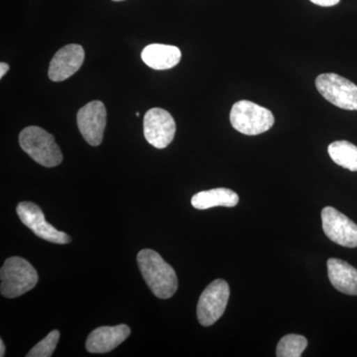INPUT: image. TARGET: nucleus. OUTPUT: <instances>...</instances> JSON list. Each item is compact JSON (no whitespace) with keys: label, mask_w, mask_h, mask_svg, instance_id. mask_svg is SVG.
<instances>
[{"label":"nucleus","mask_w":357,"mask_h":357,"mask_svg":"<svg viewBox=\"0 0 357 357\" xmlns=\"http://www.w3.org/2000/svg\"><path fill=\"white\" fill-rule=\"evenodd\" d=\"M84 61V50L81 45H67L52 59L48 76L52 82L65 81L81 69Z\"/></svg>","instance_id":"nucleus-11"},{"label":"nucleus","mask_w":357,"mask_h":357,"mask_svg":"<svg viewBox=\"0 0 357 357\" xmlns=\"http://www.w3.org/2000/svg\"><path fill=\"white\" fill-rule=\"evenodd\" d=\"M138 267L143 278L159 299L173 297L178 289L175 270L152 249H143L137 255Z\"/></svg>","instance_id":"nucleus-1"},{"label":"nucleus","mask_w":357,"mask_h":357,"mask_svg":"<svg viewBox=\"0 0 357 357\" xmlns=\"http://www.w3.org/2000/svg\"><path fill=\"white\" fill-rule=\"evenodd\" d=\"M229 295V284L222 279L211 282L204 289L197 307V316L202 326H210L222 318L227 309Z\"/></svg>","instance_id":"nucleus-6"},{"label":"nucleus","mask_w":357,"mask_h":357,"mask_svg":"<svg viewBox=\"0 0 357 357\" xmlns=\"http://www.w3.org/2000/svg\"><path fill=\"white\" fill-rule=\"evenodd\" d=\"M143 126L145 139L158 149L168 147L175 137L176 122L165 109L154 107L148 110Z\"/></svg>","instance_id":"nucleus-8"},{"label":"nucleus","mask_w":357,"mask_h":357,"mask_svg":"<svg viewBox=\"0 0 357 357\" xmlns=\"http://www.w3.org/2000/svg\"><path fill=\"white\" fill-rule=\"evenodd\" d=\"M77 122L79 132L89 145L102 144L107 126V109L102 102L93 100L82 107L77 112Z\"/></svg>","instance_id":"nucleus-10"},{"label":"nucleus","mask_w":357,"mask_h":357,"mask_svg":"<svg viewBox=\"0 0 357 357\" xmlns=\"http://www.w3.org/2000/svg\"><path fill=\"white\" fill-rule=\"evenodd\" d=\"M321 222L326 236L333 243L344 248H357V225L351 218L333 206H326L321 211Z\"/></svg>","instance_id":"nucleus-9"},{"label":"nucleus","mask_w":357,"mask_h":357,"mask_svg":"<svg viewBox=\"0 0 357 357\" xmlns=\"http://www.w3.org/2000/svg\"><path fill=\"white\" fill-rule=\"evenodd\" d=\"M182 53L172 45L151 44L143 49L141 58L143 62L154 70H169L180 63Z\"/></svg>","instance_id":"nucleus-13"},{"label":"nucleus","mask_w":357,"mask_h":357,"mask_svg":"<svg viewBox=\"0 0 357 357\" xmlns=\"http://www.w3.org/2000/svg\"><path fill=\"white\" fill-rule=\"evenodd\" d=\"M9 70V65L6 64V63H1L0 64V77H3L6 76V74Z\"/></svg>","instance_id":"nucleus-20"},{"label":"nucleus","mask_w":357,"mask_h":357,"mask_svg":"<svg viewBox=\"0 0 357 357\" xmlns=\"http://www.w3.org/2000/svg\"><path fill=\"white\" fill-rule=\"evenodd\" d=\"M136 116H140V114H139V112H136Z\"/></svg>","instance_id":"nucleus-22"},{"label":"nucleus","mask_w":357,"mask_h":357,"mask_svg":"<svg viewBox=\"0 0 357 357\" xmlns=\"http://www.w3.org/2000/svg\"><path fill=\"white\" fill-rule=\"evenodd\" d=\"M319 93L328 102L345 110H357V86L349 79L333 73L317 77Z\"/></svg>","instance_id":"nucleus-5"},{"label":"nucleus","mask_w":357,"mask_h":357,"mask_svg":"<svg viewBox=\"0 0 357 357\" xmlns=\"http://www.w3.org/2000/svg\"><path fill=\"white\" fill-rule=\"evenodd\" d=\"M328 155L335 164L347 170L357 171V147L349 141L340 140L328 145Z\"/></svg>","instance_id":"nucleus-16"},{"label":"nucleus","mask_w":357,"mask_h":357,"mask_svg":"<svg viewBox=\"0 0 357 357\" xmlns=\"http://www.w3.org/2000/svg\"><path fill=\"white\" fill-rule=\"evenodd\" d=\"M128 326H100L93 331L86 342V351L91 354H107L114 351L130 335Z\"/></svg>","instance_id":"nucleus-12"},{"label":"nucleus","mask_w":357,"mask_h":357,"mask_svg":"<svg viewBox=\"0 0 357 357\" xmlns=\"http://www.w3.org/2000/svg\"><path fill=\"white\" fill-rule=\"evenodd\" d=\"M20 144L23 151L40 165L52 168L62 163V152L55 137L38 126L23 129L20 134Z\"/></svg>","instance_id":"nucleus-2"},{"label":"nucleus","mask_w":357,"mask_h":357,"mask_svg":"<svg viewBox=\"0 0 357 357\" xmlns=\"http://www.w3.org/2000/svg\"><path fill=\"white\" fill-rule=\"evenodd\" d=\"M59 340H60V332L59 331H52L44 340L38 342L34 347L28 352L27 357H50L53 356L57 347Z\"/></svg>","instance_id":"nucleus-18"},{"label":"nucleus","mask_w":357,"mask_h":357,"mask_svg":"<svg viewBox=\"0 0 357 357\" xmlns=\"http://www.w3.org/2000/svg\"><path fill=\"white\" fill-rule=\"evenodd\" d=\"M16 211L21 222L40 238L56 244L70 243V237L67 234L60 231L46 222L43 211L37 204L31 202H21L18 204Z\"/></svg>","instance_id":"nucleus-7"},{"label":"nucleus","mask_w":357,"mask_h":357,"mask_svg":"<svg viewBox=\"0 0 357 357\" xmlns=\"http://www.w3.org/2000/svg\"><path fill=\"white\" fill-rule=\"evenodd\" d=\"M328 275L333 287L347 295L357 296V269L344 260L330 258Z\"/></svg>","instance_id":"nucleus-14"},{"label":"nucleus","mask_w":357,"mask_h":357,"mask_svg":"<svg viewBox=\"0 0 357 357\" xmlns=\"http://www.w3.org/2000/svg\"><path fill=\"white\" fill-rule=\"evenodd\" d=\"M230 123L238 132L258 135L274 126V115L269 109L249 100H239L232 105Z\"/></svg>","instance_id":"nucleus-4"},{"label":"nucleus","mask_w":357,"mask_h":357,"mask_svg":"<svg viewBox=\"0 0 357 357\" xmlns=\"http://www.w3.org/2000/svg\"><path fill=\"white\" fill-rule=\"evenodd\" d=\"M239 202L238 195L227 188L199 192L192 198V206L197 210H208L215 206L234 208Z\"/></svg>","instance_id":"nucleus-15"},{"label":"nucleus","mask_w":357,"mask_h":357,"mask_svg":"<svg viewBox=\"0 0 357 357\" xmlns=\"http://www.w3.org/2000/svg\"><path fill=\"white\" fill-rule=\"evenodd\" d=\"M1 295L9 299L29 292L38 283V274L27 260L14 256L6 260L0 271Z\"/></svg>","instance_id":"nucleus-3"},{"label":"nucleus","mask_w":357,"mask_h":357,"mask_svg":"<svg viewBox=\"0 0 357 357\" xmlns=\"http://www.w3.org/2000/svg\"><path fill=\"white\" fill-rule=\"evenodd\" d=\"M307 338L299 335H287L281 338L277 345L278 357H300L307 349Z\"/></svg>","instance_id":"nucleus-17"},{"label":"nucleus","mask_w":357,"mask_h":357,"mask_svg":"<svg viewBox=\"0 0 357 357\" xmlns=\"http://www.w3.org/2000/svg\"><path fill=\"white\" fill-rule=\"evenodd\" d=\"M310 1L319 6L331 7L337 6L340 3V0H310Z\"/></svg>","instance_id":"nucleus-19"},{"label":"nucleus","mask_w":357,"mask_h":357,"mask_svg":"<svg viewBox=\"0 0 357 357\" xmlns=\"http://www.w3.org/2000/svg\"><path fill=\"white\" fill-rule=\"evenodd\" d=\"M112 1H123V0H112Z\"/></svg>","instance_id":"nucleus-23"},{"label":"nucleus","mask_w":357,"mask_h":357,"mask_svg":"<svg viewBox=\"0 0 357 357\" xmlns=\"http://www.w3.org/2000/svg\"><path fill=\"white\" fill-rule=\"evenodd\" d=\"M6 356V345H4L3 340H0V356L3 357Z\"/></svg>","instance_id":"nucleus-21"}]
</instances>
